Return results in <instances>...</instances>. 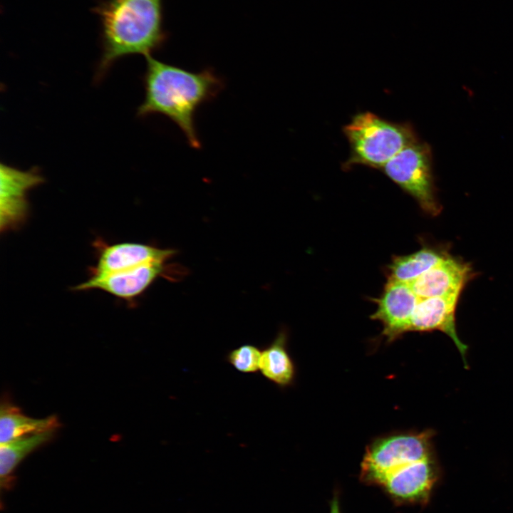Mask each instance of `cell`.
Returning <instances> with one entry per match:
<instances>
[{
	"mask_svg": "<svg viewBox=\"0 0 513 513\" xmlns=\"http://www.w3.org/2000/svg\"><path fill=\"white\" fill-rule=\"evenodd\" d=\"M445 256L437 250L425 247L411 254L395 257L389 265L388 280L410 284Z\"/></svg>",
	"mask_w": 513,
	"mask_h": 513,
	"instance_id": "2e32d148",
	"label": "cell"
},
{
	"mask_svg": "<svg viewBox=\"0 0 513 513\" xmlns=\"http://www.w3.org/2000/svg\"><path fill=\"white\" fill-rule=\"evenodd\" d=\"M96 12L102 44L98 78L119 58L130 54L150 56L166 40L162 0H104Z\"/></svg>",
	"mask_w": 513,
	"mask_h": 513,
	"instance_id": "7a4b0ae2",
	"label": "cell"
},
{
	"mask_svg": "<svg viewBox=\"0 0 513 513\" xmlns=\"http://www.w3.org/2000/svg\"><path fill=\"white\" fill-rule=\"evenodd\" d=\"M470 275L467 264L445 256L409 285L419 299L460 295Z\"/></svg>",
	"mask_w": 513,
	"mask_h": 513,
	"instance_id": "7c38bea8",
	"label": "cell"
},
{
	"mask_svg": "<svg viewBox=\"0 0 513 513\" xmlns=\"http://www.w3.org/2000/svg\"><path fill=\"white\" fill-rule=\"evenodd\" d=\"M98 251L97 263L91 267V276L112 274L149 263H164L175 251L150 245L123 242L108 244L102 240L93 244Z\"/></svg>",
	"mask_w": 513,
	"mask_h": 513,
	"instance_id": "52a82bcc",
	"label": "cell"
},
{
	"mask_svg": "<svg viewBox=\"0 0 513 513\" xmlns=\"http://www.w3.org/2000/svg\"><path fill=\"white\" fill-rule=\"evenodd\" d=\"M436 480L432 457L402 466L387 475L380 482L398 503L426 502Z\"/></svg>",
	"mask_w": 513,
	"mask_h": 513,
	"instance_id": "9c48e42d",
	"label": "cell"
},
{
	"mask_svg": "<svg viewBox=\"0 0 513 513\" xmlns=\"http://www.w3.org/2000/svg\"><path fill=\"white\" fill-rule=\"evenodd\" d=\"M261 351L254 345L244 344L231 350L227 354L226 360L241 373H256L259 370Z\"/></svg>",
	"mask_w": 513,
	"mask_h": 513,
	"instance_id": "e0dca14e",
	"label": "cell"
},
{
	"mask_svg": "<svg viewBox=\"0 0 513 513\" xmlns=\"http://www.w3.org/2000/svg\"><path fill=\"white\" fill-rule=\"evenodd\" d=\"M419 301L408 283L388 280L377 309L371 318L381 322L383 334L393 341L408 331L414 309Z\"/></svg>",
	"mask_w": 513,
	"mask_h": 513,
	"instance_id": "ba28073f",
	"label": "cell"
},
{
	"mask_svg": "<svg viewBox=\"0 0 513 513\" xmlns=\"http://www.w3.org/2000/svg\"><path fill=\"white\" fill-rule=\"evenodd\" d=\"M45 181L37 167L21 170L0 165V229H16L26 221L30 205L28 193Z\"/></svg>",
	"mask_w": 513,
	"mask_h": 513,
	"instance_id": "8992f818",
	"label": "cell"
},
{
	"mask_svg": "<svg viewBox=\"0 0 513 513\" xmlns=\"http://www.w3.org/2000/svg\"><path fill=\"white\" fill-rule=\"evenodd\" d=\"M432 432L399 433L378 438L366 449L361 463V479L379 484L393 470L431 456Z\"/></svg>",
	"mask_w": 513,
	"mask_h": 513,
	"instance_id": "277c9868",
	"label": "cell"
},
{
	"mask_svg": "<svg viewBox=\"0 0 513 513\" xmlns=\"http://www.w3.org/2000/svg\"><path fill=\"white\" fill-rule=\"evenodd\" d=\"M286 344L287 335L281 331L261 351L259 366V371L264 378L282 388L291 385L295 378V366Z\"/></svg>",
	"mask_w": 513,
	"mask_h": 513,
	"instance_id": "5bb4252c",
	"label": "cell"
},
{
	"mask_svg": "<svg viewBox=\"0 0 513 513\" xmlns=\"http://www.w3.org/2000/svg\"><path fill=\"white\" fill-rule=\"evenodd\" d=\"M56 430L28 435L0 445V475L1 486L11 484V475L28 455L48 443Z\"/></svg>",
	"mask_w": 513,
	"mask_h": 513,
	"instance_id": "9a60e30c",
	"label": "cell"
},
{
	"mask_svg": "<svg viewBox=\"0 0 513 513\" xmlns=\"http://www.w3.org/2000/svg\"><path fill=\"white\" fill-rule=\"evenodd\" d=\"M60 426L56 416L33 418L24 415L15 405L5 401L0 408V445L34 434L56 430Z\"/></svg>",
	"mask_w": 513,
	"mask_h": 513,
	"instance_id": "4fadbf2b",
	"label": "cell"
},
{
	"mask_svg": "<svg viewBox=\"0 0 513 513\" xmlns=\"http://www.w3.org/2000/svg\"><path fill=\"white\" fill-rule=\"evenodd\" d=\"M427 212L440 211L432 173L431 147L420 138L389 160L380 170Z\"/></svg>",
	"mask_w": 513,
	"mask_h": 513,
	"instance_id": "5b68a950",
	"label": "cell"
},
{
	"mask_svg": "<svg viewBox=\"0 0 513 513\" xmlns=\"http://www.w3.org/2000/svg\"><path fill=\"white\" fill-rule=\"evenodd\" d=\"M145 98L137 115L160 114L173 121L189 145L201 147L195 115L204 103L215 98L224 86V81L212 69L192 72L146 56L143 76Z\"/></svg>",
	"mask_w": 513,
	"mask_h": 513,
	"instance_id": "6da1fadb",
	"label": "cell"
},
{
	"mask_svg": "<svg viewBox=\"0 0 513 513\" xmlns=\"http://www.w3.org/2000/svg\"><path fill=\"white\" fill-rule=\"evenodd\" d=\"M460 295L419 299L410 318L408 331L438 330L446 333L461 353L465 365L467 345L457 334L455 310Z\"/></svg>",
	"mask_w": 513,
	"mask_h": 513,
	"instance_id": "8fae6325",
	"label": "cell"
},
{
	"mask_svg": "<svg viewBox=\"0 0 513 513\" xmlns=\"http://www.w3.org/2000/svg\"><path fill=\"white\" fill-rule=\"evenodd\" d=\"M163 264L149 263L123 271L91 276L73 289H98L117 298L132 301L165 272Z\"/></svg>",
	"mask_w": 513,
	"mask_h": 513,
	"instance_id": "30bf717a",
	"label": "cell"
},
{
	"mask_svg": "<svg viewBox=\"0 0 513 513\" xmlns=\"http://www.w3.org/2000/svg\"><path fill=\"white\" fill-rule=\"evenodd\" d=\"M350 155L343 169L363 165L380 170L389 160L419 138L408 122L395 123L366 111L354 115L343 127Z\"/></svg>",
	"mask_w": 513,
	"mask_h": 513,
	"instance_id": "3957f363",
	"label": "cell"
},
{
	"mask_svg": "<svg viewBox=\"0 0 513 513\" xmlns=\"http://www.w3.org/2000/svg\"><path fill=\"white\" fill-rule=\"evenodd\" d=\"M331 513H340L338 501L336 498L332 502Z\"/></svg>",
	"mask_w": 513,
	"mask_h": 513,
	"instance_id": "ac0fdd59",
	"label": "cell"
}]
</instances>
